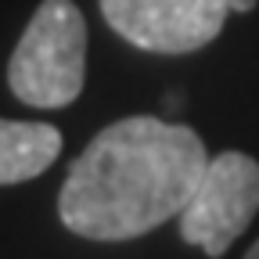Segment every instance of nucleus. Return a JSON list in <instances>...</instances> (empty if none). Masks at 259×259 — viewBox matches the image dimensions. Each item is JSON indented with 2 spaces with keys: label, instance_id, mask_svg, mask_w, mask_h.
<instances>
[{
  "label": "nucleus",
  "instance_id": "f257e3e1",
  "mask_svg": "<svg viewBox=\"0 0 259 259\" xmlns=\"http://www.w3.org/2000/svg\"><path fill=\"white\" fill-rule=\"evenodd\" d=\"M209 166L191 126L126 115L105 126L69 166L58 216L87 241H134L177 220Z\"/></svg>",
  "mask_w": 259,
  "mask_h": 259
},
{
  "label": "nucleus",
  "instance_id": "0eeeda50",
  "mask_svg": "<svg viewBox=\"0 0 259 259\" xmlns=\"http://www.w3.org/2000/svg\"><path fill=\"white\" fill-rule=\"evenodd\" d=\"M245 259H259V238H255V241H252V248H248V252H245Z\"/></svg>",
  "mask_w": 259,
  "mask_h": 259
},
{
  "label": "nucleus",
  "instance_id": "39448f33",
  "mask_svg": "<svg viewBox=\"0 0 259 259\" xmlns=\"http://www.w3.org/2000/svg\"><path fill=\"white\" fill-rule=\"evenodd\" d=\"M61 130L51 122L0 119V187L47 173L61 155Z\"/></svg>",
  "mask_w": 259,
  "mask_h": 259
},
{
  "label": "nucleus",
  "instance_id": "7ed1b4c3",
  "mask_svg": "<svg viewBox=\"0 0 259 259\" xmlns=\"http://www.w3.org/2000/svg\"><path fill=\"white\" fill-rule=\"evenodd\" d=\"M259 212V162L245 151L209 155L191 202L177 216L180 238L209 259L227 255Z\"/></svg>",
  "mask_w": 259,
  "mask_h": 259
},
{
  "label": "nucleus",
  "instance_id": "423d86ee",
  "mask_svg": "<svg viewBox=\"0 0 259 259\" xmlns=\"http://www.w3.org/2000/svg\"><path fill=\"white\" fill-rule=\"evenodd\" d=\"M227 8L238 11V15H245V11H252V8H255V0H227Z\"/></svg>",
  "mask_w": 259,
  "mask_h": 259
},
{
  "label": "nucleus",
  "instance_id": "f03ea898",
  "mask_svg": "<svg viewBox=\"0 0 259 259\" xmlns=\"http://www.w3.org/2000/svg\"><path fill=\"white\" fill-rule=\"evenodd\" d=\"M87 79V18L72 0H40L8 61V87L29 108H65Z\"/></svg>",
  "mask_w": 259,
  "mask_h": 259
},
{
  "label": "nucleus",
  "instance_id": "20e7f679",
  "mask_svg": "<svg viewBox=\"0 0 259 259\" xmlns=\"http://www.w3.org/2000/svg\"><path fill=\"white\" fill-rule=\"evenodd\" d=\"M126 44L151 54H191L220 36L227 0H97Z\"/></svg>",
  "mask_w": 259,
  "mask_h": 259
}]
</instances>
